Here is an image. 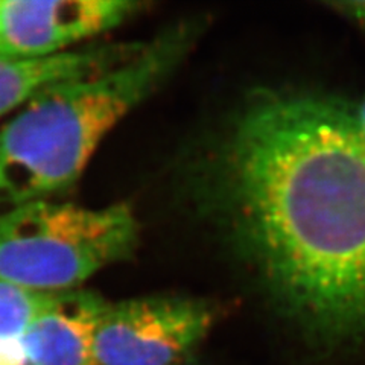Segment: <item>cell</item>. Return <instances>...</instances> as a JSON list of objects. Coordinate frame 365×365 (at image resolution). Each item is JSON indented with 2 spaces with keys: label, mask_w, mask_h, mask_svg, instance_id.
Segmentation results:
<instances>
[{
  "label": "cell",
  "mask_w": 365,
  "mask_h": 365,
  "mask_svg": "<svg viewBox=\"0 0 365 365\" xmlns=\"http://www.w3.org/2000/svg\"><path fill=\"white\" fill-rule=\"evenodd\" d=\"M215 198L280 312L326 342L365 336V135L355 110L251 98L225 133Z\"/></svg>",
  "instance_id": "obj_1"
},
{
  "label": "cell",
  "mask_w": 365,
  "mask_h": 365,
  "mask_svg": "<svg viewBox=\"0 0 365 365\" xmlns=\"http://www.w3.org/2000/svg\"><path fill=\"white\" fill-rule=\"evenodd\" d=\"M195 37L181 25L106 71L40 91L0 127V207L72 187L106 135L174 71Z\"/></svg>",
  "instance_id": "obj_2"
},
{
  "label": "cell",
  "mask_w": 365,
  "mask_h": 365,
  "mask_svg": "<svg viewBox=\"0 0 365 365\" xmlns=\"http://www.w3.org/2000/svg\"><path fill=\"white\" fill-rule=\"evenodd\" d=\"M139 224L128 205L90 209L37 200L0 212V280L43 294L79 289L133 253Z\"/></svg>",
  "instance_id": "obj_3"
},
{
  "label": "cell",
  "mask_w": 365,
  "mask_h": 365,
  "mask_svg": "<svg viewBox=\"0 0 365 365\" xmlns=\"http://www.w3.org/2000/svg\"><path fill=\"white\" fill-rule=\"evenodd\" d=\"M215 318L207 302L180 295L107 303L96 332V365H182Z\"/></svg>",
  "instance_id": "obj_4"
},
{
  "label": "cell",
  "mask_w": 365,
  "mask_h": 365,
  "mask_svg": "<svg viewBox=\"0 0 365 365\" xmlns=\"http://www.w3.org/2000/svg\"><path fill=\"white\" fill-rule=\"evenodd\" d=\"M128 0H0V55L48 58L130 19Z\"/></svg>",
  "instance_id": "obj_5"
},
{
  "label": "cell",
  "mask_w": 365,
  "mask_h": 365,
  "mask_svg": "<svg viewBox=\"0 0 365 365\" xmlns=\"http://www.w3.org/2000/svg\"><path fill=\"white\" fill-rule=\"evenodd\" d=\"M107 302L73 289L60 292L21 338L29 365H96L95 341Z\"/></svg>",
  "instance_id": "obj_6"
},
{
  "label": "cell",
  "mask_w": 365,
  "mask_h": 365,
  "mask_svg": "<svg viewBox=\"0 0 365 365\" xmlns=\"http://www.w3.org/2000/svg\"><path fill=\"white\" fill-rule=\"evenodd\" d=\"M142 46H98L32 60L0 55V118L16 113L46 88L128 60Z\"/></svg>",
  "instance_id": "obj_7"
},
{
  "label": "cell",
  "mask_w": 365,
  "mask_h": 365,
  "mask_svg": "<svg viewBox=\"0 0 365 365\" xmlns=\"http://www.w3.org/2000/svg\"><path fill=\"white\" fill-rule=\"evenodd\" d=\"M58 294H43L0 280V346L21 341Z\"/></svg>",
  "instance_id": "obj_8"
},
{
  "label": "cell",
  "mask_w": 365,
  "mask_h": 365,
  "mask_svg": "<svg viewBox=\"0 0 365 365\" xmlns=\"http://www.w3.org/2000/svg\"><path fill=\"white\" fill-rule=\"evenodd\" d=\"M342 16L365 28V2H338L332 5Z\"/></svg>",
  "instance_id": "obj_9"
},
{
  "label": "cell",
  "mask_w": 365,
  "mask_h": 365,
  "mask_svg": "<svg viewBox=\"0 0 365 365\" xmlns=\"http://www.w3.org/2000/svg\"><path fill=\"white\" fill-rule=\"evenodd\" d=\"M355 118H356L359 130L365 135V99H364V102L361 104V107L358 110H355Z\"/></svg>",
  "instance_id": "obj_10"
}]
</instances>
